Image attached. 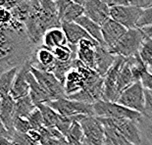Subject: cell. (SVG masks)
Instances as JSON below:
<instances>
[{
    "label": "cell",
    "mask_w": 152,
    "mask_h": 145,
    "mask_svg": "<svg viewBox=\"0 0 152 145\" xmlns=\"http://www.w3.org/2000/svg\"><path fill=\"white\" fill-rule=\"evenodd\" d=\"M37 47L28 38L22 23L13 20L8 27H0V75L25 65Z\"/></svg>",
    "instance_id": "6da1fadb"
},
{
    "label": "cell",
    "mask_w": 152,
    "mask_h": 145,
    "mask_svg": "<svg viewBox=\"0 0 152 145\" xmlns=\"http://www.w3.org/2000/svg\"><path fill=\"white\" fill-rule=\"evenodd\" d=\"M94 116L98 118L111 119H129L138 122L143 115L137 111L131 110L117 102H110L100 100L93 104Z\"/></svg>",
    "instance_id": "7a4b0ae2"
},
{
    "label": "cell",
    "mask_w": 152,
    "mask_h": 145,
    "mask_svg": "<svg viewBox=\"0 0 152 145\" xmlns=\"http://www.w3.org/2000/svg\"><path fill=\"white\" fill-rule=\"evenodd\" d=\"M45 104L50 106L58 114L64 116V117L73 118L79 115L94 116L93 104H87L85 102L73 100V99L68 98L67 96L56 99V100L49 101Z\"/></svg>",
    "instance_id": "3957f363"
},
{
    "label": "cell",
    "mask_w": 152,
    "mask_h": 145,
    "mask_svg": "<svg viewBox=\"0 0 152 145\" xmlns=\"http://www.w3.org/2000/svg\"><path fill=\"white\" fill-rule=\"evenodd\" d=\"M144 35L140 28L128 30L116 45L109 51L115 56L130 58L138 53Z\"/></svg>",
    "instance_id": "277c9868"
},
{
    "label": "cell",
    "mask_w": 152,
    "mask_h": 145,
    "mask_svg": "<svg viewBox=\"0 0 152 145\" xmlns=\"http://www.w3.org/2000/svg\"><path fill=\"white\" fill-rule=\"evenodd\" d=\"M117 103L127 107L131 110L137 111L144 115V88L141 82H134L127 88L124 89L120 94Z\"/></svg>",
    "instance_id": "5b68a950"
},
{
    "label": "cell",
    "mask_w": 152,
    "mask_h": 145,
    "mask_svg": "<svg viewBox=\"0 0 152 145\" xmlns=\"http://www.w3.org/2000/svg\"><path fill=\"white\" fill-rule=\"evenodd\" d=\"M31 73L37 79L41 87L50 96L51 101L67 96L64 89V85L52 73L44 72V71L34 69L33 67H31Z\"/></svg>",
    "instance_id": "8992f818"
},
{
    "label": "cell",
    "mask_w": 152,
    "mask_h": 145,
    "mask_svg": "<svg viewBox=\"0 0 152 145\" xmlns=\"http://www.w3.org/2000/svg\"><path fill=\"white\" fill-rule=\"evenodd\" d=\"M143 9H140L131 4L125 6H116L110 8V18L119 23L127 30L137 28V24L140 20Z\"/></svg>",
    "instance_id": "52a82bcc"
},
{
    "label": "cell",
    "mask_w": 152,
    "mask_h": 145,
    "mask_svg": "<svg viewBox=\"0 0 152 145\" xmlns=\"http://www.w3.org/2000/svg\"><path fill=\"white\" fill-rule=\"evenodd\" d=\"M127 58L117 56L115 63L110 68V70L103 77L104 79V93H103V100L110 102H117L120 93L118 91V75L122 66L124 65Z\"/></svg>",
    "instance_id": "ba28073f"
},
{
    "label": "cell",
    "mask_w": 152,
    "mask_h": 145,
    "mask_svg": "<svg viewBox=\"0 0 152 145\" xmlns=\"http://www.w3.org/2000/svg\"><path fill=\"white\" fill-rule=\"evenodd\" d=\"M104 123L113 125L119 130L131 143L134 145H140L141 137L140 130L138 127V122L129 120V119H111V118H99Z\"/></svg>",
    "instance_id": "9c48e42d"
},
{
    "label": "cell",
    "mask_w": 152,
    "mask_h": 145,
    "mask_svg": "<svg viewBox=\"0 0 152 145\" xmlns=\"http://www.w3.org/2000/svg\"><path fill=\"white\" fill-rule=\"evenodd\" d=\"M85 139L94 145H103L104 142V127L95 116H83L80 119Z\"/></svg>",
    "instance_id": "30bf717a"
},
{
    "label": "cell",
    "mask_w": 152,
    "mask_h": 145,
    "mask_svg": "<svg viewBox=\"0 0 152 145\" xmlns=\"http://www.w3.org/2000/svg\"><path fill=\"white\" fill-rule=\"evenodd\" d=\"M30 61L31 67L34 68V69L52 73L57 60L52 53V51L41 44L35 48Z\"/></svg>",
    "instance_id": "8fae6325"
},
{
    "label": "cell",
    "mask_w": 152,
    "mask_h": 145,
    "mask_svg": "<svg viewBox=\"0 0 152 145\" xmlns=\"http://www.w3.org/2000/svg\"><path fill=\"white\" fill-rule=\"evenodd\" d=\"M85 16L100 27L110 19V8L101 0H86L83 5Z\"/></svg>",
    "instance_id": "7c38bea8"
},
{
    "label": "cell",
    "mask_w": 152,
    "mask_h": 145,
    "mask_svg": "<svg viewBox=\"0 0 152 145\" xmlns=\"http://www.w3.org/2000/svg\"><path fill=\"white\" fill-rule=\"evenodd\" d=\"M127 28L119 23L110 18L107 22L101 26V33L104 45L110 50L121 39L122 36L127 33Z\"/></svg>",
    "instance_id": "4fadbf2b"
},
{
    "label": "cell",
    "mask_w": 152,
    "mask_h": 145,
    "mask_svg": "<svg viewBox=\"0 0 152 145\" xmlns=\"http://www.w3.org/2000/svg\"><path fill=\"white\" fill-rule=\"evenodd\" d=\"M31 67V61H28L25 65L19 68V71L15 78L10 93V95L15 100H18L20 98L30 95V85L28 82L27 75L30 72Z\"/></svg>",
    "instance_id": "5bb4252c"
},
{
    "label": "cell",
    "mask_w": 152,
    "mask_h": 145,
    "mask_svg": "<svg viewBox=\"0 0 152 145\" xmlns=\"http://www.w3.org/2000/svg\"><path fill=\"white\" fill-rule=\"evenodd\" d=\"M99 43L95 40L83 39L77 45V59L95 71V52Z\"/></svg>",
    "instance_id": "9a60e30c"
},
{
    "label": "cell",
    "mask_w": 152,
    "mask_h": 145,
    "mask_svg": "<svg viewBox=\"0 0 152 145\" xmlns=\"http://www.w3.org/2000/svg\"><path fill=\"white\" fill-rule=\"evenodd\" d=\"M116 57L105 45L98 44L95 52V71L101 77H104L115 63Z\"/></svg>",
    "instance_id": "2e32d148"
},
{
    "label": "cell",
    "mask_w": 152,
    "mask_h": 145,
    "mask_svg": "<svg viewBox=\"0 0 152 145\" xmlns=\"http://www.w3.org/2000/svg\"><path fill=\"white\" fill-rule=\"evenodd\" d=\"M15 109V99L11 95L0 99V120L5 125L6 128L12 135L15 133L14 128V115Z\"/></svg>",
    "instance_id": "e0dca14e"
},
{
    "label": "cell",
    "mask_w": 152,
    "mask_h": 145,
    "mask_svg": "<svg viewBox=\"0 0 152 145\" xmlns=\"http://www.w3.org/2000/svg\"><path fill=\"white\" fill-rule=\"evenodd\" d=\"M61 28L66 34L68 43L73 46H77L80 43V41H82L83 39L94 40L80 25H77L75 22L63 23L61 24Z\"/></svg>",
    "instance_id": "ac0fdd59"
},
{
    "label": "cell",
    "mask_w": 152,
    "mask_h": 145,
    "mask_svg": "<svg viewBox=\"0 0 152 145\" xmlns=\"http://www.w3.org/2000/svg\"><path fill=\"white\" fill-rule=\"evenodd\" d=\"M83 87V78L82 73L75 67H72L67 73L64 89L67 96H71L79 92Z\"/></svg>",
    "instance_id": "d6986e66"
},
{
    "label": "cell",
    "mask_w": 152,
    "mask_h": 145,
    "mask_svg": "<svg viewBox=\"0 0 152 145\" xmlns=\"http://www.w3.org/2000/svg\"><path fill=\"white\" fill-rule=\"evenodd\" d=\"M27 79L28 85H30V96L35 106L39 104H44V103H48L49 101H51L50 96L41 87V85L38 83L37 79L31 73V70L27 75Z\"/></svg>",
    "instance_id": "ffe728a7"
},
{
    "label": "cell",
    "mask_w": 152,
    "mask_h": 145,
    "mask_svg": "<svg viewBox=\"0 0 152 145\" xmlns=\"http://www.w3.org/2000/svg\"><path fill=\"white\" fill-rule=\"evenodd\" d=\"M41 44L52 50L56 47L66 46L69 43H68L66 34L62 28H54L45 33Z\"/></svg>",
    "instance_id": "44dd1931"
},
{
    "label": "cell",
    "mask_w": 152,
    "mask_h": 145,
    "mask_svg": "<svg viewBox=\"0 0 152 145\" xmlns=\"http://www.w3.org/2000/svg\"><path fill=\"white\" fill-rule=\"evenodd\" d=\"M101 123L104 127V142H103V145H134L113 125L104 123L102 121Z\"/></svg>",
    "instance_id": "7402d4cb"
},
{
    "label": "cell",
    "mask_w": 152,
    "mask_h": 145,
    "mask_svg": "<svg viewBox=\"0 0 152 145\" xmlns=\"http://www.w3.org/2000/svg\"><path fill=\"white\" fill-rule=\"evenodd\" d=\"M75 23H77V25H80V27H82L93 39L95 41H97L99 44L104 45L102 33H101V27H100L98 24H96L95 22L90 20L89 18H87L85 15L80 16Z\"/></svg>",
    "instance_id": "603a6c76"
},
{
    "label": "cell",
    "mask_w": 152,
    "mask_h": 145,
    "mask_svg": "<svg viewBox=\"0 0 152 145\" xmlns=\"http://www.w3.org/2000/svg\"><path fill=\"white\" fill-rule=\"evenodd\" d=\"M35 109H37V106L34 105V103L31 100L30 95L20 98L18 100H15V119L28 118Z\"/></svg>",
    "instance_id": "cb8c5ba5"
},
{
    "label": "cell",
    "mask_w": 152,
    "mask_h": 145,
    "mask_svg": "<svg viewBox=\"0 0 152 145\" xmlns=\"http://www.w3.org/2000/svg\"><path fill=\"white\" fill-rule=\"evenodd\" d=\"M19 68H14L0 75V99L10 95Z\"/></svg>",
    "instance_id": "d4e9b609"
},
{
    "label": "cell",
    "mask_w": 152,
    "mask_h": 145,
    "mask_svg": "<svg viewBox=\"0 0 152 145\" xmlns=\"http://www.w3.org/2000/svg\"><path fill=\"white\" fill-rule=\"evenodd\" d=\"M83 15H85V10H83V6L72 1L64 9L63 12L59 14V19L61 24H63V23H74Z\"/></svg>",
    "instance_id": "484cf974"
},
{
    "label": "cell",
    "mask_w": 152,
    "mask_h": 145,
    "mask_svg": "<svg viewBox=\"0 0 152 145\" xmlns=\"http://www.w3.org/2000/svg\"><path fill=\"white\" fill-rule=\"evenodd\" d=\"M134 82V79L132 77V71H131V67L129 65L128 60L126 59V62L124 63V65L122 66L121 70L119 72L118 75V82H117V86H118V91L121 94L122 91L124 89H126L128 86H130L132 85Z\"/></svg>",
    "instance_id": "4316f807"
},
{
    "label": "cell",
    "mask_w": 152,
    "mask_h": 145,
    "mask_svg": "<svg viewBox=\"0 0 152 145\" xmlns=\"http://www.w3.org/2000/svg\"><path fill=\"white\" fill-rule=\"evenodd\" d=\"M37 107L39 109V111L41 112V115H42L44 128H55V127H56V125H57V122L59 120L60 115L55 110H53L50 106L45 104V103L44 104L37 105Z\"/></svg>",
    "instance_id": "83f0119b"
},
{
    "label": "cell",
    "mask_w": 152,
    "mask_h": 145,
    "mask_svg": "<svg viewBox=\"0 0 152 145\" xmlns=\"http://www.w3.org/2000/svg\"><path fill=\"white\" fill-rule=\"evenodd\" d=\"M65 138L67 142L71 145H83V140H85V135H83V131L80 122H73Z\"/></svg>",
    "instance_id": "f1b7e54d"
},
{
    "label": "cell",
    "mask_w": 152,
    "mask_h": 145,
    "mask_svg": "<svg viewBox=\"0 0 152 145\" xmlns=\"http://www.w3.org/2000/svg\"><path fill=\"white\" fill-rule=\"evenodd\" d=\"M140 130V145H152V119L143 116L138 121Z\"/></svg>",
    "instance_id": "f546056e"
},
{
    "label": "cell",
    "mask_w": 152,
    "mask_h": 145,
    "mask_svg": "<svg viewBox=\"0 0 152 145\" xmlns=\"http://www.w3.org/2000/svg\"><path fill=\"white\" fill-rule=\"evenodd\" d=\"M142 61L148 66L152 62V38L144 37L138 51Z\"/></svg>",
    "instance_id": "4dcf8cb0"
},
{
    "label": "cell",
    "mask_w": 152,
    "mask_h": 145,
    "mask_svg": "<svg viewBox=\"0 0 152 145\" xmlns=\"http://www.w3.org/2000/svg\"><path fill=\"white\" fill-rule=\"evenodd\" d=\"M27 119H28V123H30V125H31V130H41V128H44L42 115H41V112L39 111V109H38L37 107Z\"/></svg>",
    "instance_id": "1f68e13d"
},
{
    "label": "cell",
    "mask_w": 152,
    "mask_h": 145,
    "mask_svg": "<svg viewBox=\"0 0 152 145\" xmlns=\"http://www.w3.org/2000/svg\"><path fill=\"white\" fill-rule=\"evenodd\" d=\"M152 26V7L143 9L140 20L137 24V28H141L144 27Z\"/></svg>",
    "instance_id": "d6a6232c"
},
{
    "label": "cell",
    "mask_w": 152,
    "mask_h": 145,
    "mask_svg": "<svg viewBox=\"0 0 152 145\" xmlns=\"http://www.w3.org/2000/svg\"><path fill=\"white\" fill-rule=\"evenodd\" d=\"M14 128L15 131L20 133L27 134L31 130V125L28 123L27 118H18L14 121Z\"/></svg>",
    "instance_id": "836d02e7"
},
{
    "label": "cell",
    "mask_w": 152,
    "mask_h": 145,
    "mask_svg": "<svg viewBox=\"0 0 152 145\" xmlns=\"http://www.w3.org/2000/svg\"><path fill=\"white\" fill-rule=\"evenodd\" d=\"M145 106H144V115L145 117L152 119V91L148 89H144Z\"/></svg>",
    "instance_id": "e575fe53"
},
{
    "label": "cell",
    "mask_w": 152,
    "mask_h": 145,
    "mask_svg": "<svg viewBox=\"0 0 152 145\" xmlns=\"http://www.w3.org/2000/svg\"><path fill=\"white\" fill-rule=\"evenodd\" d=\"M130 4L140 9H146L152 7V0H129Z\"/></svg>",
    "instance_id": "d590c367"
},
{
    "label": "cell",
    "mask_w": 152,
    "mask_h": 145,
    "mask_svg": "<svg viewBox=\"0 0 152 145\" xmlns=\"http://www.w3.org/2000/svg\"><path fill=\"white\" fill-rule=\"evenodd\" d=\"M101 1L108 6L109 8L116 7V6H125L130 4L129 0H101Z\"/></svg>",
    "instance_id": "8d00e7d4"
},
{
    "label": "cell",
    "mask_w": 152,
    "mask_h": 145,
    "mask_svg": "<svg viewBox=\"0 0 152 145\" xmlns=\"http://www.w3.org/2000/svg\"><path fill=\"white\" fill-rule=\"evenodd\" d=\"M26 0H6V3L4 5V8L7 10H12L15 7H17L20 4H22L23 2H25Z\"/></svg>",
    "instance_id": "74e56055"
},
{
    "label": "cell",
    "mask_w": 152,
    "mask_h": 145,
    "mask_svg": "<svg viewBox=\"0 0 152 145\" xmlns=\"http://www.w3.org/2000/svg\"><path fill=\"white\" fill-rule=\"evenodd\" d=\"M3 137H6V138H12V134L9 133V130L6 128L5 125L2 123V121L0 120V138H3Z\"/></svg>",
    "instance_id": "f35d334b"
},
{
    "label": "cell",
    "mask_w": 152,
    "mask_h": 145,
    "mask_svg": "<svg viewBox=\"0 0 152 145\" xmlns=\"http://www.w3.org/2000/svg\"><path fill=\"white\" fill-rule=\"evenodd\" d=\"M140 30L142 31L144 37L152 38V26H148V27L141 28H140Z\"/></svg>",
    "instance_id": "ab89813d"
},
{
    "label": "cell",
    "mask_w": 152,
    "mask_h": 145,
    "mask_svg": "<svg viewBox=\"0 0 152 145\" xmlns=\"http://www.w3.org/2000/svg\"><path fill=\"white\" fill-rule=\"evenodd\" d=\"M0 145H14V144H13V141L10 138L3 137L0 138Z\"/></svg>",
    "instance_id": "60d3db41"
},
{
    "label": "cell",
    "mask_w": 152,
    "mask_h": 145,
    "mask_svg": "<svg viewBox=\"0 0 152 145\" xmlns=\"http://www.w3.org/2000/svg\"><path fill=\"white\" fill-rule=\"evenodd\" d=\"M73 2H75L77 4H79L83 7V5H85V3L86 2V0H73Z\"/></svg>",
    "instance_id": "b9f144b4"
},
{
    "label": "cell",
    "mask_w": 152,
    "mask_h": 145,
    "mask_svg": "<svg viewBox=\"0 0 152 145\" xmlns=\"http://www.w3.org/2000/svg\"><path fill=\"white\" fill-rule=\"evenodd\" d=\"M83 145H94V144H92L91 142H89V141H87L86 139L83 140Z\"/></svg>",
    "instance_id": "7bdbcfd3"
},
{
    "label": "cell",
    "mask_w": 152,
    "mask_h": 145,
    "mask_svg": "<svg viewBox=\"0 0 152 145\" xmlns=\"http://www.w3.org/2000/svg\"><path fill=\"white\" fill-rule=\"evenodd\" d=\"M5 3H6V0H0V8H1V7H4Z\"/></svg>",
    "instance_id": "ee69618b"
},
{
    "label": "cell",
    "mask_w": 152,
    "mask_h": 145,
    "mask_svg": "<svg viewBox=\"0 0 152 145\" xmlns=\"http://www.w3.org/2000/svg\"><path fill=\"white\" fill-rule=\"evenodd\" d=\"M148 70H149V71H150V73L152 74V62L149 64V65H148Z\"/></svg>",
    "instance_id": "f6af8a7d"
},
{
    "label": "cell",
    "mask_w": 152,
    "mask_h": 145,
    "mask_svg": "<svg viewBox=\"0 0 152 145\" xmlns=\"http://www.w3.org/2000/svg\"><path fill=\"white\" fill-rule=\"evenodd\" d=\"M52 1H55V0H52Z\"/></svg>",
    "instance_id": "bcb514c9"
}]
</instances>
